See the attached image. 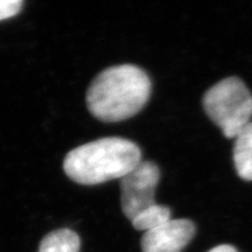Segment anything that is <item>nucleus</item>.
<instances>
[{"mask_svg": "<svg viewBox=\"0 0 252 252\" xmlns=\"http://www.w3.org/2000/svg\"><path fill=\"white\" fill-rule=\"evenodd\" d=\"M234 162L239 178L252 181V122L235 137Z\"/></svg>", "mask_w": 252, "mask_h": 252, "instance_id": "obj_6", "label": "nucleus"}, {"mask_svg": "<svg viewBox=\"0 0 252 252\" xmlns=\"http://www.w3.org/2000/svg\"><path fill=\"white\" fill-rule=\"evenodd\" d=\"M81 238L74 230L62 228L50 231L40 242L37 252H80Z\"/></svg>", "mask_w": 252, "mask_h": 252, "instance_id": "obj_7", "label": "nucleus"}, {"mask_svg": "<svg viewBox=\"0 0 252 252\" xmlns=\"http://www.w3.org/2000/svg\"><path fill=\"white\" fill-rule=\"evenodd\" d=\"M203 108L226 138L235 137L251 122L252 94L238 77H228L203 96Z\"/></svg>", "mask_w": 252, "mask_h": 252, "instance_id": "obj_3", "label": "nucleus"}, {"mask_svg": "<svg viewBox=\"0 0 252 252\" xmlns=\"http://www.w3.org/2000/svg\"><path fill=\"white\" fill-rule=\"evenodd\" d=\"M152 83L149 75L134 64L106 68L87 91L88 110L94 118L117 123L133 117L149 102Z\"/></svg>", "mask_w": 252, "mask_h": 252, "instance_id": "obj_1", "label": "nucleus"}, {"mask_svg": "<svg viewBox=\"0 0 252 252\" xmlns=\"http://www.w3.org/2000/svg\"><path fill=\"white\" fill-rule=\"evenodd\" d=\"M195 235L190 220H171L146 231L141 238L143 252H181Z\"/></svg>", "mask_w": 252, "mask_h": 252, "instance_id": "obj_5", "label": "nucleus"}, {"mask_svg": "<svg viewBox=\"0 0 252 252\" xmlns=\"http://www.w3.org/2000/svg\"><path fill=\"white\" fill-rule=\"evenodd\" d=\"M208 252H238L236 250V248L232 247V245H228V244H222L219 245V247L212 249Z\"/></svg>", "mask_w": 252, "mask_h": 252, "instance_id": "obj_10", "label": "nucleus"}, {"mask_svg": "<svg viewBox=\"0 0 252 252\" xmlns=\"http://www.w3.org/2000/svg\"><path fill=\"white\" fill-rule=\"evenodd\" d=\"M171 220V210H169V208L156 204V206L144 210L139 215L135 216L131 220V223L134 229L149 231V230L156 229L158 226L165 224V223Z\"/></svg>", "mask_w": 252, "mask_h": 252, "instance_id": "obj_8", "label": "nucleus"}, {"mask_svg": "<svg viewBox=\"0 0 252 252\" xmlns=\"http://www.w3.org/2000/svg\"><path fill=\"white\" fill-rule=\"evenodd\" d=\"M23 5V0H0V21L20 13Z\"/></svg>", "mask_w": 252, "mask_h": 252, "instance_id": "obj_9", "label": "nucleus"}, {"mask_svg": "<svg viewBox=\"0 0 252 252\" xmlns=\"http://www.w3.org/2000/svg\"><path fill=\"white\" fill-rule=\"evenodd\" d=\"M141 161V151L133 141L106 137L71 150L63 171L76 184L94 186L124 178Z\"/></svg>", "mask_w": 252, "mask_h": 252, "instance_id": "obj_2", "label": "nucleus"}, {"mask_svg": "<svg viewBox=\"0 0 252 252\" xmlns=\"http://www.w3.org/2000/svg\"><path fill=\"white\" fill-rule=\"evenodd\" d=\"M159 181L160 169L152 161H141L121 179V203L126 219L132 220L156 206L154 191Z\"/></svg>", "mask_w": 252, "mask_h": 252, "instance_id": "obj_4", "label": "nucleus"}]
</instances>
